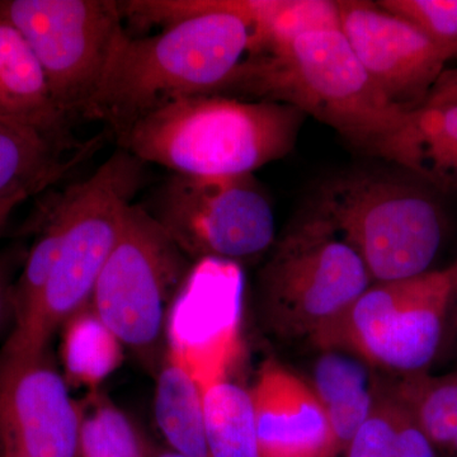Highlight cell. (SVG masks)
I'll return each mask as SVG.
<instances>
[{"instance_id":"28","label":"cell","mask_w":457,"mask_h":457,"mask_svg":"<svg viewBox=\"0 0 457 457\" xmlns=\"http://www.w3.org/2000/svg\"><path fill=\"white\" fill-rule=\"evenodd\" d=\"M395 400L398 404L396 457H437V449L429 440L428 436L423 432L416 420L409 413L408 409L398 399L395 398Z\"/></svg>"},{"instance_id":"30","label":"cell","mask_w":457,"mask_h":457,"mask_svg":"<svg viewBox=\"0 0 457 457\" xmlns=\"http://www.w3.org/2000/svg\"><path fill=\"white\" fill-rule=\"evenodd\" d=\"M446 104H457V66L445 69L420 107L446 106Z\"/></svg>"},{"instance_id":"13","label":"cell","mask_w":457,"mask_h":457,"mask_svg":"<svg viewBox=\"0 0 457 457\" xmlns=\"http://www.w3.org/2000/svg\"><path fill=\"white\" fill-rule=\"evenodd\" d=\"M341 31L393 106H422L449 60L413 23L368 0H338Z\"/></svg>"},{"instance_id":"8","label":"cell","mask_w":457,"mask_h":457,"mask_svg":"<svg viewBox=\"0 0 457 457\" xmlns=\"http://www.w3.org/2000/svg\"><path fill=\"white\" fill-rule=\"evenodd\" d=\"M456 288L451 267L376 282L312 343L350 352L399 378L422 374L440 351Z\"/></svg>"},{"instance_id":"15","label":"cell","mask_w":457,"mask_h":457,"mask_svg":"<svg viewBox=\"0 0 457 457\" xmlns=\"http://www.w3.org/2000/svg\"><path fill=\"white\" fill-rule=\"evenodd\" d=\"M0 119L29 126L64 145H84L71 137V120L54 102L35 53L4 20H0Z\"/></svg>"},{"instance_id":"31","label":"cell","mask_w":457,"mask_h":457,"mask_svg":"<svg viewBox=\"0 0 457 457\" xmlns=\"http://www.w3.org/2000/svg\"><path fill=\"white\" fill-rule=\"evenodd\" d=\"M29 197H31V195L27 194V192H16V194L0 197V230H3V228L7 225L9 218L16 210V207L25 203L27 198Z\"/></svg>"},{"instance_id":"24","label":"cell","mask_w":457,"mask_h":457,"mask_svg":"<svg viewBox=\"0 0 457 457\" xmlns=\"http://www.w3.org/2000/svg\"><path fill=\"white\" fill-rule=\"evenodd\" d=\"M69 207L64 192L51 207L40 236L35 240L26 260L22 272L13 287V329L22 327L31 318L42 299L51 270L55 264L66 225Z\"/></svg>"},{"instance_id":"23","label":"cell","mask_w":457,"mask_h":457,"mask_svg":"<svg viewBox=\"0 0 457 457\" xmlns=\"http://www.w3.org/2000/svg\"><path fill=\"white\" fill-rule=\"evenodd\" d=\"M82 407L78 457L154 456L143 432L106 396L92 394Z\"/></svg>"},{"instance_id":"33","label":"cell","mask_w":457,"mask_h":457,"mask_svg":"<svg viewBox=\"0 0 457 457\" xmlns=\"http://www.w3.org/2000/svg\"><path fill=\"white\" fill-rule=\"evenodd\" d=\"M451 269H453V273H455L456 281H457V262H456V263H453V266H451Z\"/></svg>"},{"instance_id":"14","label":"cell","mask_w":457,"mask_h":457,"mask_svg":"<svg viewBox=\"0 0 457 457\" xmlns=\"http://www.w3.org/2000/svg\"><path fill=\"white\" fill-rule=\"evenodd\" d=\"M249 394L261 457H337L329 423L311 384L269 360Z\"/></svg>"},{"instance_id":"11","label":"cell","mask_w":457,"mask_h":457,"mask_svg":"<svg viewBox=\"0 0 457 457\" xmlns=\"http://www.w3.org/2000/svg\"><path fill=\"white\" fill-rule=\"evenodd\" d=\"M243 282L239 264L196 262L171 303L167 350L187 366L204 393L230 378L243 350Z\"/></svg>"},{"instance_id":"22","label":"cell","mask_w":457,"mask_h":457,"mask_svg":"<svg viewBox=\"0 0 457 457\" xmlns=\"http://www.w3.org/2000/svg\"><path fill=\"white\" fill-rule=\"evenodd\" d=\"M387 386L436 449L457 453V371L402 376Z\"/></svg>"},{"instance_id":"32","label":"cell","mask_w":457,"mask_h":457,"mask_svg":"<svg viewBox=\"0 0 457 457\" xmlns=\"http://www.w3.org/2000/svg\"><path fill=\"white\" fill-rule=\"evenodd\" d=\"M153 457H185L182 455H179V453H174V451H171L170 449H162V450H156L154 456Z\"/></svg>"},{"instance_id":"27","label":"cell","mask_w":457,"mask_h":457,"mask_svg":"<svg viewBox=\"0 0 457 457\" xmlns=\"http://www.w3.org/2000/svg\"><path fill=\"white\" fill-rule=\"evenodd\" d=\"M398 404L386 384L378 381L368 420L343 451V457H396Z\"/></svg>"},{"instance_id":"6","label":"cell","mask_w":457,"mask_h":457,"mask_svg":"<svg viewBox=\"0 0 457 457\" xmlns=\"http://www.w3.org/2000/svg\"><path fill=\"white\" fill-rule=\"evenodd\" d=\"M311 207L360 255L372 284L428 272L444 237L437 204L404 180L345 171L324 180Z\"/></svg>"},{"instance_id":"25","label":"cell","mask_w":457,"mask_h":457,"mask_svg":"<svg viewBox=\"0 0 457 457\" xmlns=\"http://www.w3.org/2000/svg\"><path fill=\"white\" fill-rule=\"evenodd\" d=\"M64 328L65 368L75 380L96 385L116 368L121 345L90 306L71 319Z\"/></svg>"},{"instance_id":"4","label":"cell","mask_w":457,"mask_h":457,"mask_svg":"<svg viewBox=\"0 0 457 457\" xmlns=\"http://www.w3.org/2000/svg\"><path fill=\"white\" fill-rule=\"evenodd\" d=\"M144 177L143 162L119 149L88 179L65 189L68 225L49 281L31 318L12 329L0 350V365L49 351L57 330L89 308Z\"/></svg>"},{"instance_id":"26","label":"cell","mask_w":457,"mask_h":457,"mask_svg":"<svg viewBox=\"0 0 457 457\" xmlns=\"http://www.w3.org/2000/svg\"><path fill=\"white\" fill-rule=\"evenodd\" d=\"M418 27L449 62L457 57V0H378Z\"/></svg>"},{"instance_id":"19","label":"cell","mask_w":457,"mask_h":457,"mask_svg":"<svg viewBox=\"0 0 457 457\" xmlns=\"http://www.w3.org/2000/svg\"><path fill=\"white\" fill-rule=\"evenodd\" d=\"M402 165L436 186H457V104L411 111Z\"/></svg>"},{"instance_id":"2","label":"cell","mask_w":457,"mask_h":457,"mask_svg":"<svg viewBox=\"0 0 457 457\" xmlns=\"http://www.w3.org/2000/svg\"><path fill=\"white\" fill-rule=\"evenodd\" d=\"M212 96L290 104L398 165L411 116L384 97L338 29L302 33L246 57Z\"/></svg>"},{"instance_id":"1","label":"cell","mask_w":457,"mask_h":457,"mask_svg":"<svg viewBox=\"0 0 457 457\" xmlns=\"http://www.w3.org/2000/svg\"><path fill=\"white\" fill-rule=\"evenodd\" d=\"M121 8L135 25L164 29L126 33L111 57L86 119L116 137L173 99L215 95L252 54L254 27L237 0H129Z\"/></svg>"},{"instance_id":"16","label":"cell","mask_w":457,"mask_h":457,"mask_svg":"<svg viewBox=\"0 0 457 457\" xmlns=\"http://www.w3.org/2000/svg\"><path fill=\"white\" fill-rule=\"evenodd\" d=\"M98 140L71 147L29 126L0 119V197L27 192L38 194L59 182L86 156Z\"/></svg>"},{"instance_id":"29","label":"cell","mask_w":457,"mask_h":457,"mask_svg":"<svg viewBox=\"0 0 457 457\" xmlns=\"http://www.w3.org/2000/svg\"><path fill=\"white\" fill-rule=\"evenodd\" d=\"M22 252L18 249L5 251L0 253V327L7 321L8 318H13V287L12 282L18 260H22Z\"/></svg>"},{"instance_id":"3","label":"cell","mask_w":457,"mask_h":457,"mask_svg":"<svg viewBox=\"0 0 457 457\" xmlns=\"http://www.w3.org/2000/svg\"><path fill=\"white\" fill-rule=\"evenodd\" d=\"M305 117L279 102L188 96L141 117L117 140L144 164L171 173L254 174L294 149Z\"/></svg>"},{"instance_id":"5","label":"cell","mask_w":457,"mask_h":457,"mask_svg":"<svg viewBox=\"0 0 457 457\" xmlns=\"http://www.w3.org/2000/svg\"><path fill=\"white\" fill-rule=\"evenodd\" d=\"M258 272V312L279 339H312L372 285L365 264L309 206L276 237Z\"/></svg>"},{"instance_id":"17","label":"cell","mask_w":457,"mask_h":457,"mask_svg":"<svg viewBox=\"0 0 457 457\" xmlns=\"http://www.w3.org/2000/svg\"><path fill=\"white\" fill-rule=\"evenodd\" d=\"M319 351L309 384L324 409L338 456L368 420L378 380L371 366L350 352Z\"/></svg>"},{"instance_id":"10","label":"cell","mask_w":457,"mask_h":457,"mask_svg":"<svg viewBox=\"0 0 457 457\" xmlns=\"http://www.w3.org/2000/svg\"><path fill=\"white\" fill-rule=\"evenodd\" d=\"M114 0H5L0 20L16 27L46 75L57 108L86 117L117 45L126 35Z\"/></svg>"},{"instance_id":"34","label":"cell","mask_w":457,"mask_h":457,"mask_svg":"<svg viewBox=\"0 0 457 457\" xmlns=\"http://www.w3.org/2000/svg\"><path fill=\"white\" fill-rule=\"evenodd\" d=\"M455 294H457V288H456ZM455 317H456V326H457V311L455 312Z\"/></svg>"},{"instance_id":"20","label":"cell","mask_w":457,"mask_h":457,"mask_svg":"<svg viewBox=\"0 0 457 457\" xmlns=\"http://www.w3.org/2000/svg\"><path fill=\"white\" fill-rule=\"evenodd\" d=\"M210 457H261L249 389L230 378L204 393Z\"/></svg>"},{"instance_id":"18","label":"cell","mask_w":457,"mask_h":457,"mask_svg":"<svg viewBox=\"0 0 457 457\" xmlns=\"http://www.w3.org/2000/svg\"><path fill=\"white\" fill-rule=\"evenodd\" d=\"M155 376V420L168 449L185 457H210L203 387L170 350Z\"/></svg>"},{"instance_id":"21","label":"cell","mask_w":457,"mask_h":457,"mask_svg":"<svg viewBox=\"0 0 457 457\" xmlns=\"http://www.w3.org/2000/svg\"><path fill=\"white\" fill-rule=\"evenodd\" d=\"M240 8L254 27L249 56L317 29H341L338 0H240Z\"/></svg>"},{"instance_id":"9","label":"cell","mask_w":457,"mask_h":457,"mask_svg":"<svg viewBox=\"0 0 457 457\" xmlns=\"http://www.w3.org/2000/svg\"><path fill=\"white\" fill-rule=\"evenodd\" d=\"M143 207L196 262L240 266L270 252L276 240L272 204L254 174L171 173Z\"/></svg>"},{"instance_id":"12","label":"cell","mask_w":457,"mask_h":457,"mask_svg":"<svg viewBox=\"0 0 457 457\" xmlns=\"http://www.w3.org/2000/svg\"><path fill=\"white\" fill-rule=\"evenodd\" d=\"M50 350L0 365V457H78L83 407Z\"/></svg>"},{"instance_id":"7","label":"cell","mask_w":457,"mask_h":457,"mask_svg":"<svg viewBox=\"0 0 457 457\" xmlns=\"http://www.w3.org/2000/svg\"><path fill=\"white\" fill-rule=\"evenodd\" d=\"M191 270L187 255L161 225L141 204H132L90 308L155 375L167 350L171 303Z\"/></svg>"}]
</instances>
